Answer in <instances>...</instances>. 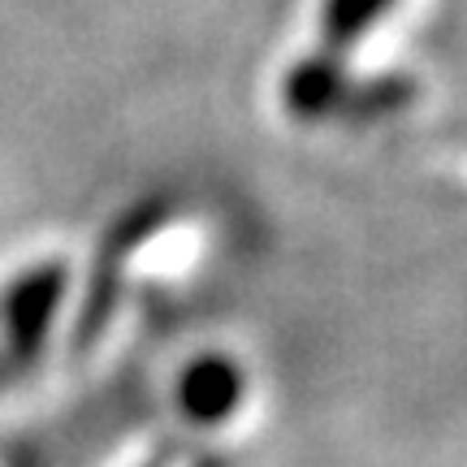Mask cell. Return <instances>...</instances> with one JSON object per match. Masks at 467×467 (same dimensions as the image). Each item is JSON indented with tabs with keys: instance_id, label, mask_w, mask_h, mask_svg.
Wrapping results in <instances>:
<instances>
[{
	"instance_id": "obj_2",
	"label": "cell",
	"mask_w": 467,
	"mask_h": 467,
	"mask_svg": "<svg viewBox=\"0 0 467 467\" xmlns=\"http://www.w3.org/2000/svg\"><path fill=\"white\" fill-rule=\"evenodd\" d=\"M161 217H165V203H148V208L130 213V217L109 234V243L100 247V260H96V273H91V295H87L83 317H78V342H91V337L100 334V325L109 320V312H113V295H117V277H121L126 251L139 247V243L161 225Z\"/></svg>"
},
{
	"instance_id": "obj_3",
	"label": "cell",
	"mask_w": 467,
	"mask_h": 467,
	"mask_svg": "<svg viewBox=\"0 0 467 467\" xmlns=\"http://www.w3.org/2000/svg\"><path fill=\"white\" fill-rule=\"evenodd\" d=\"M243 389H247V377H243V368L234 364V359L203 355V359H195L182 372L178 402H182V411L195 424H217V420H225L243 402Z\"/></svg>"
},
{
	"instance_id": "obj_4",
	"label": "cell",
	"mask_w": 467,
	"mask_h": 467,
	"mask_svg": "<svg viewBox=\"0 0 467 467\" xmlns=\"http://www.w3.org/2000/svg\"><path fill=\"white\" fill-rule=\"evenodd\" d=\"M350 96V78L337 52H320V57H307L285 74V109L303 121H317V117L342 113Z\"/></svg>"
},
{
	"instance_id": "obj_5",
	"label": "cell",
	"mask_w": 467,
	"mask_h": 467,
	"mask_svg": "<svg viewBox=\"0 0 467 467\" xmlns=\"http://www.w3.org/2000/svg\"><path fill=\"white\" fill-rule=\"evenodd\" d=\"M399 0H325L320 5V35L325 52H347L355 39H364Z\"/></svg>"
},
{
	"instance_id": "obj_1",
	"label": "cell",
	"mask_w": 467,
	"mask_h": 467,
	"mask_svg": "<svg viewBox=\"0 0 467 467\" xmlns=\"http://www.w3.org/2000/svg\"><path fill=\"white\" fill-rule=\"evenodd\" d=\"M61 295H66V268L61 265H39L9 285V295H5V359L14 372H26L35 364V355L44 350Z\"/></svg>"
}]
</instances>
